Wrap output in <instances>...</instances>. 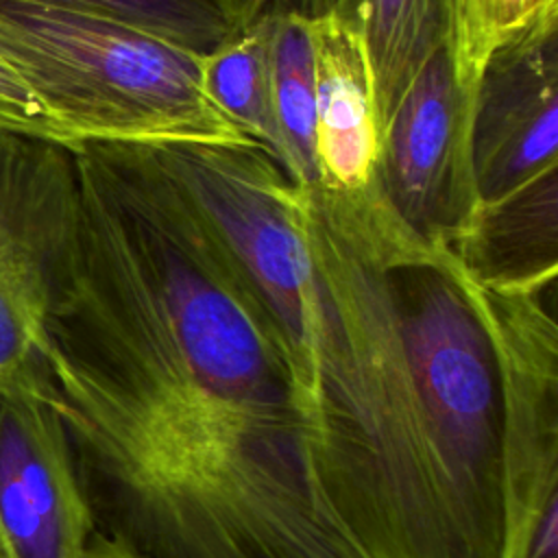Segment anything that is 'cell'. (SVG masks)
Masks as SVG:
<instances>
[{"label": "cell", "instance_id": "cell-15", "mask_svg": "<svg viewBox=\"0 0 558 558\" xmlns=\"http://www.w3.org/2000/svg\"><path fill=\"white\" fill-rule=\"evenodd\" d=\"M0 129L57 142V131L52 129L46 111L31 94L26 83L17 72L0 57Z\"/></svg>", "mask_w": 558, "mask_h": 558}, {"label": "cell", "instance_id": "cell-13", "mask_svg": "<svg viewBox=\"0 0 558 558\" xmlns=\"http://www.w3.org/2000/svg\"><path fill=\"white\" fill-rule=\"evenodd\" d=\"M144 31L205 57L233 33L218 0H35Z\"/></svg>", "mask_w": 558, "mask_h": 558}, {"label": "cell", "instance_id": "cell-1", "mask_svg": "<svg viewBox=\"0 0 558 558\" xmlns=\"http://www.w3.org/2000/svg\"><path fill=\"white\" fill-rule=\"evenodd\" d=\"M0 57L59 144H255L205 96L201 54L126 24L0 0Z\"/></svg>", "mask_w": 558, "mask_h": 558}, {"label": "cell", "instance_id": "cell-4", "mask_svg": "<svg viewBox=\"0 0 558 558\" xmlns=\"http://www.w3.org/2000/svg\"><path fill=\"white\" fill-rule=\"evenodd\" d=\"M74 194L72 148L0 129V397L50 386L52 277Z\"/></svg>", "mask_w": 558, "mask_h": 558}, {"label": "cell", "instance_id": "cell-8", "mask_svg": "<svg viewBox=\"0 0 558 558\" xmlns=\"http://www.w3.org/2000/svg\"><path fill=\"white\" fill-rule=\"evenodd\" d=\"M312 20L316 187L351 194L377 172L379 116L364 41L340 11Z\"/></svg>", "mask_w": 558, "mask_h": 558}, {"label": "cell", "instance_id": "cell-6", "mask_svg": "<svg viewBox=\"0 0 558 558\" xmlns=\"http://www.w3.org/2000/svg\"><path fill=\"white\" fill-rule=\"evenodd\" d=\"M44 395L0 397V554L87 558L98 530L65 429Z\"/></svg>", "mask_w": 558, "mask_h": 558}, {"label": "cell", "instance_id": "cell-9", "mask_svg": "<svg viewBox=\"0 0 558 558\" xmlns=\"http://www.w3.org/2000/svg\"><path fill=\"white\" fill-rule=\"evenodd\" d=\"M462 272L486 288H527L558 275V166L480 201L449 244Z\"/></svg>", "mask_w": 558, "mask_h": 558}, {"label": "cell", "instance_id": "cell-7", "mask_svg": "<svg viewBox=\"0 0 558 558\" xmlns=\"http://www.w3.org/2000/svg\"><path fill=\"white\" fill-rule=\"evenodd\" d=\"M471 153L480 201L558 166V7L484 65L473 94Z\"/></svg>", "mask_w": 558, "mask_h": 558}, {"label": "cell", "instance_id": "cell-16", "mask_svg": "<svg viewBox=\"0 0 558 558\" xmlns=\"http://www.w3.org/2000/svg\"><path fill=\"white\" fill-rule=\"evenodd\" d=\"M235 31H242L270 11L290 9L292 0H218Z\"/></svg>", "mask_w": 558, "mask_h": 558}, {"label": "cell", "instance_id": "cell-17", "mask_svg": "<svg viewBox=\"0 0 558 558\" xmlns=\"http://www.w3.org/2000/svg\"><path fill=\"white\" fill-rule=\"evenodd\" d=\"M87 558H142V556L124 549L122 545H118V543H113V541H109V538H105L102 534L96 532V536L89 545Z\"/></svg>", "mask_w": 558, "mask_h": 558}, {"label": "cell", "instance_id": "cell-18", "mask_svg": "<svg viewBox=\"0 0 558 558\" xmlns=\"http://www.w3.org/2000/svg\"><path fill=\"white\" fill-rule=\"evenodd\" d=\"M340 0H292V11L305 15V17H320L325 13L336 11Z\"/></svg>", "mask_w": 558, "mask_h": 558}, {"label": "cell", "instance_id": "cell-5", "mask_svg": "<svg viewBox=\"0 0 558 558\" xmlns=\"http://www.w3.org/2000/svg\"><path fill=\"white\" fill-rule=\"evenodd\" d=\"M475 87L464 85L447 39L425 59L379 129L377 183L425 242L449 244L480 205L471 153Z\"/></svg>", "mask_w": 558, "mask_h": 558}, {"label": "cell", "instance_id": "cell-12", "mask_svg": "<svg viewBox=\"0 0 558 558\" xmlns=\"http://www.w3.org/2000/svg\"><path fill=\"white\" fill-rule=\"evenodd\" d=\"M201 83L209 102L281 166V137L270 102L262 17L201 59Z\"/></svg>", "mask_w": 558, "mask_h": 558}, {"label": "cell", "instance_id": "cell-2", "mask_svg": "<svg viewBox=\"0 0 558 558\" xmlns=\"http://www.w3.org/2000/svg\"><path fill=\"white\" fill-rule=\"evenodd\" d=\"M220 235L281 344L294 405L323 331V286L310 240L307 187L257 144L150 146Z\"/></svg>", "mask_w": 558, "mask_h": 558}, {"label": "cell", "instance_id": "cell-3", "mask_svg": "<svg viewBox=\"0 0 558 558\" xmlns=\"http://www.w3.org/2000/svg\"><path fill=\"white\" fill-rule=\"evenodd\" d=\"M466 281L497 368V558H558L556 279L527 288Z\"/></svg>", "mask_w": 558, "mask_h": 558}, {"label": "cell", "instance_id": "cell-19", "mask_svg": "<svg viewBox=\"0 0 558 558\" xmlns=\"http://www.w3.org/2000/svg\"><path fill=\"white\" fill-rule=\"evenodd\" d=\"M0 558H2V554H0Z\"/></svg>", "mask_w": 558, "mask_h": 558}, {"label": "cell", "instance_id": "cell-14", "mask_svg": "<svg viewBox=\"0 0 558 558\" xmlns=\"http://www.w3.org/2000/svg\"><path fill=\"white\" fill-rule=\"evenodd\" d=\"M558 0H447V48L458 78L475 87L488 59Z\"/></svg>", "mask_w": 558, "mask_h": 558}, {"label": "cell", "instance_id": "cell-11", "mask_svg": "<svg viewBox=\"0 0 558 558\" xmlns=\"http://www.w3.org/2000/svg\"><path fill=\"white\" fill-rule=\"evenodd\" d=\"M270 102L281 137V170L303 187L316 185L314 166V37L312 20L279 9L264 17Z\"/></svg>", "mask_w": 558, "mask_h": 558}, {"label": "cell", "instance_id": "cell-10", "mask_svg": "<svg viewBox=\"0 0 558 558\" xmlns=\"http://www.w3.org/2000/svg\"><path fill=\"white\" fill-rule=\"evenodd\" d=\"M368 57L379 129L425 59L447 39V0H340Z\"/></svg>", "mask_w": 558, "mask_h": 558}]
</instances>
